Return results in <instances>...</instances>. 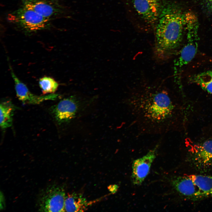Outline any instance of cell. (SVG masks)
I'll use <instances>...</instances> for the list:
<instances>
[{
	"label": "cell",
	"mask_w": 212,
	"mask_h": 212,
	"mask_svg": "<svg viewBox=\"0 0 212 212\" xmlns=\"http://www.w3.org/2000/svg\"><path fill=\"white\" fill-rule=\"evenodd\" d=\"M164 0H123L139 31H153Z\"/></svg>",
	"instance_id": "3"
},
{
	"label": "cell",
	"mask_w": 212,
	"mask_h": 212,
	"mask_svg": "<svg viewBox=\"0 0 212 212\" xmlns=\"http://www.w3.org/2000/svg\"><path fill=\"white\" fill-rule=\"evenodd\" d=\"M92 203L88 202L80 193H68L66 196L65 200V211L84 212L87 210L88 206Z\"/></svg>",
	"instance_id": "12"
},
{
	"label": "cell",
	"mask_w": 212,
	"mask_h": 212,
	"mask_svg": "<svg viewBox=\"0 0 212 212\" xmlns=\"http://www.w3.org/2000/svg\"><path fill=\"white\" fill-rule=\"evenodd\" d=\"M7 20L15 27L26 33L47 29L52 26L51 20L22 5L9 13Z\"/></svg>",
	"instance_id": "4"
},
{
	"label": "cell",
	"mask_w": 212,
	"mask_h": 212,
	"mask_svg": "<svg viewBox=\"0 0 212 212\" xmlns=\"http://www.w3.org/2000/svg\"><path fill=\"white\" fill-rule=\"evenodd\" d=\"M171 183L180 194L187 198L197 200L204 198L199 188L188 175L174 177L171 179Z\"/></svg>",
	"instance_id": "10"
},
{
	"label": "cell",
	"mask_w": 212,
	"mask_h": 212,
	"mask_svg": "<svg viewBox=\"0 0 212 212\" xmlns=\"http://www.w3.org/2000/svg\"><path fill=\"white\" fill-rule=\"evenodd\" d=\"M188 81L198 85L203 90L212 95V70L194 74L189 77Z\"/></svg>",
	"instance_id": "13"
},
{
	"label": "cell",
	"mask_w": 212,
	"mask_h": 212,
	"mask_svg": "<svg viewBox=\"0 0 212 212\" xmlns=\"http://www.w3.org/2000/svg\"><path fill=\"white\" fill-rule=\"evenodd\" d=\"M165 81H141L130 89L126 104L140 134H163L172 128L176 106Z\"/></svg>",
	"instance_id": "1"
},
{
	"label": "cell",
	"mask_w": 212,
	"mask_h": 212,
	"mask_svg": "<svg viewBox=\"0 0 212 212\" xmlns=\"http://www.w3.org/2000/svg\"><path fill=\"white\" fill-rule=\"evenodd\" d=\"M188 175L199 188L204 198L212 195V176L196 174Z\"/></svg>",
	"instance_id": "14"
},
{
	"label": "cell",
	"mask_w": 212,
	"mask_h": 212,
	"mask_svg": "<svg viewBox=\"0 0 212 212\" xmlns=\"http://www.w3.org/2000/svg\"><path fill=\"white\" fill-rule=\"evenodd\" d=\"M15 108L9 101H4L1 103L0 125L2 129H6L11 125L12 116Z\"/></svg>",
	"instance_id": "15"
},
{
	"label": "cell",
	"mask_w": 212,
	"mask_h": 212,
	"mask_svg": "<svg viewBox=\"0 0 212 212\" xmlns=\"http://www.w3.org/2000/svg\"><path fill=\"white\" fill-rule=\"evenodd\" d=\"M65 193L62 186L52 185L47 187L39 198L38 207L41 212H64Z\"/></svg>",
	"instance_id": "5"
},
{
	"label": "cell",
	"mask_w": 212,
	"mask_h": 212,
	"mask_svg": "<svg viewBox=\"0 0 212 212\" xmlns=\"http://www.w3.org/2000/svg\"><path fill=\"white\" fill-rule=\"evenodd\" d=\"M206 3L211 8H212V0H205Z\"/></svg>",
	"instance_id": "17"
},
{
	"label": "cell",
	"mask_w": 212,
	"mask_h": 212,
	"mask_svg": "<svg viewBox=\"0 0 212 212\" xmlns=\"http://www.w3.org/2000/svg\"><path fill=\"white\" fill-rule=\"evenodd\" d=\"M77 101L73 96L60 101L52 109L54 117L59 123L68 122L75 117L78 109Z\"/></svg>",
	"instance_id": "11"
},
{
	"label": "cell",
	"mask_w": 212,
	"mask_h": 212,
	"mask_svg": "<svg viewBox=\"0 0 212 212\" xmlns=\"http://www.w3.org/2000/svg\"><path fill=\"white\" fill-rule=\"evenodd\" d=\"M190 12H183L169 0H164L153 32V57L160 64L167 62L178 53L186 31L198 26Z\"/></svg>",
	"instance_id": "2"
},
{
	"label": "cell",
	"mask_w": 212,
	"mask_h": 212,
	"mask_svg": "<svg viewBox=\"0 0 212 212\" xmlns=\"http://www.w3.org/2000/svg\"><path fill=\"white\" fill-rule=\"evenodd\" d=\"M192 160L198 170L207 171L212 167V139L194 145L192 150Z\"/></svg>",
	"instance_id": "8"
},
{
	"label": "cell",
	"mask_w": 212,
	"mask_h": 212,
	"mask_svg": "<svg viewBox=\"0 0 212 212\" xmlns=\"http://www.w3.org/2000/svg\"><path fill=\"white\" fill-rule=\"evenodd\" d=\"M9 68L11 75L14 82L16 96L24 104H39L45 100H54L58 97V95L54 93L42 96H37L32 93L26 85L16 76L10 65Z\"/></svg>",
	"instance_id": "9"
},
{
	"label": "cell",
	"mask_w": 212,
	"mask_h": 212,
	"mask_svg": "<svg viewBox=\"0 0 212 212\" xmlns=\"http://www.w3.org/2000/svg\"><path fill=\"white\" fill-rule=\"evenodd\" d=\"M158 145L142 158L134 160L132 163L131 180L135 185H141L149 172L151 165L155 158Z\"/></svg>",
	"instance_id": "7"
},
{
	"label": "cell",
	"mask_w": 212,
	"mask_h": 212,
	"mask_svg": "<svg viewBox=\"0 0 212 212\" xmlns=\"http://www.w3.org/2000/svg\"><path fill=\"white\" fill-rule=\"evenodd\" d=\"M39 82L44 95L54 93L59 86L57 82L53 78L45 76L40 78Z\"/></svg>",
	"instance_id": "16"
},
{
	"label": "cell",
	"mask_w": 212,
	"mask_h": 212,
	"mask_svg": "<svg viewBox=\"0 0 212 212\" xmlns=\"http://www.w3.org/2000/svg\"><path fill=\"white\" fill-rule=\"evenodd\" d=\"M22 5L52 21L69 14V10L59 0H22Z\"/></svg>",
	"instance_id": "6"
}]
</instances>
